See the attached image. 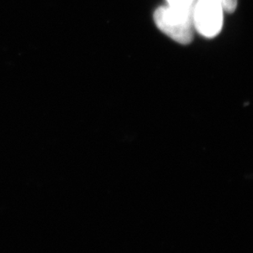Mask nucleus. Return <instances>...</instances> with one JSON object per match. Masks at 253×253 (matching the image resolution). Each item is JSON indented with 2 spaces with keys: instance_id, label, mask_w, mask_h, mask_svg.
Here are the masks:
<instances>
[{
  "instance_id": "obj_1",
  "label": "nucleus",
  "mask_w": 253,
  "mask_h": 253,
  "mask_svg": "<svg viewBox=\"0 0 253 253\" xmlns=\"http://www.w3.org/2000/svg\"><path fill=\"white\" fill-rule=\"evenodd\" d=\"M193 6L174 7L168 4L158 7L154 12L156 27L174 42L189 44L194 36Z\"/></svg>"
},
{
  "instance_id": "obj_2",
  "label": "nucleus",
  "mask_w": 253,
  "mask_h": 253,
  "mask_svg": "<svg viewBox=\"0 0 253 253\" xmlns=\"http://www.w3.org/2000/svg\"><path fill=\"white\" fill-rule=\"evenodd\" d=\"M224 12L220 0H196L193 6L195 30L207 38L216 37L223 27Z\"/></svg>"
},
{
  "instance_id": "obj_3",
  "label": "nucleus",
  "mask_w": 253,
  "mask_h": 253,
  "mask_svg": "<svg viewBox=\"0 0 253 253\" xmlns=\"http://www.w3.org/2000/svg\"><path fill=\"white\" fill-rule=\"evenodd\" d=\"M168 4L174 7H192L196 0H167Z\"/></svg>"
},
{
  "instance_id": "obj_4",
  "label": "nucleus",
  "mask_w": 253,
  "mask_h": 253,
  "mask_svg": "<svg viewBox=\"0 0 253 253\" xmlns=\"http://www.w3.org/2000/svg\"><path fill=\"white\" fill-rule=\"evenodd\" d=\"M224 12L232 13L236 9L238 0H220Z\"/></svg>"
}]
</instances>
